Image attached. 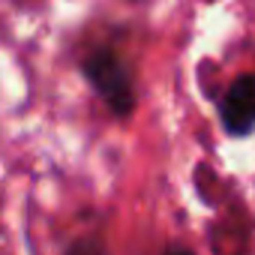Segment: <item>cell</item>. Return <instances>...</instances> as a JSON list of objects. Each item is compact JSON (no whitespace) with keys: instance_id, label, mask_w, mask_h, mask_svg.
I'll list each match as a JSON object with an SVG mask.
<instances>
[{"instance_id":"6da1fadb","label":"cell","mask_w":255,"mask_h":255,"mask_svg":"<svg viewBox=\"0 0 255 255\" xmlns=\"http://www.w3.org/2000/svg\"><path fill=\"white\" fill-rule=\"evenodd\" d=\"M81 75L99 93V99L111 108L114 117H129L138 105L135 75L114 48H96L81 57Z\"/></svg>"},{"instance_id":"277c9868","label":"cell","mask_w":255,"mask_h":255,"mask_svg":"<svg viewBox=\"0 0 255 255\" xmlns=\"http://www.w3.org/2000/svg\"><path fill=\"white\" fill-rule=\"evenodd\" d=\"M165 255H195L189 246H180V243H174V246H168L165 249Z\"/></svg>"},{"instance_id":"3957f363","label":"cell","mask_w":255,"mask_h":255,"mask_svg":"<svg viewBox=\"0 0 255 255\" xmlns=\"http://www.w3.org/2000/svg\"><path fill=\"white\" fill-rule=\"evenodd\" d=\"M63 255H108V252H105V243H102L99 237H81V240H75Z\"/></svg>"},{"instance_id":"7a4b0ae2","label":"cell","mask_w":255,"mask_h":255,"mask_svg":"<svg viewBox=\"0 0 255 255\" xmlns=\"http://www.w3.org/2000/svg\"><path fill=\"white\" fill-rule=\"evenodd\" d=\"M219 123L231 138H246L255 129V72L237 75L216 102Z\"/></svg>"}]
</instances>
